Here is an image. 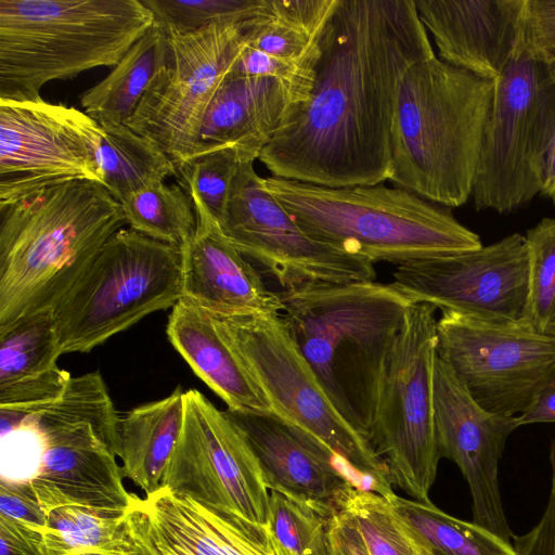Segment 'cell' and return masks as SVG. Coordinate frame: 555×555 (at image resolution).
I'll return each instance as SVG.
<instances>
[{"label":"cell","instance_id":"6da1fadb","mask_svg":"<svg viewBox=\"0 0 555 555\" xmlns=\"http://www.w3.org/2000/svg\"><path fill=\"white\" fill-rule=\"evenodd\" d=\"M433 55L415 0H338L308 100L293 108L258 159L273 177L317 185L385 182L401 82L412 65Z\"/></svg>","mask_w":555,"mask_h":555},{"label":"cell","instance_id":"7a4b0ae2","mask_svg":"<svg viewBox=\"0 0 555 555\" xmlns=\"http://www.w3.org/2000/svg\"><path fill=\"white\" fill-rule=\"evenodd\" d=\"M282 318L338 414L370 441L412 302L391 284H307L280 292ZM371 442V441H370Z\"/></svg>","mask_w":555,"mask_h":555},{"label":"cell","instance_id":"3957f363","mask_svg":"<svg viewBox=\"0 0 555 555\" xmlns=\"http://www.w3.org/2000/svg\"><path fill=\"white\" fill-rule=\"evenodd\" d=\"M125 224L120 202L94 181L50 186L0 208V328L52 310Z\"/></svg>","mask_w":555,"mask_h":555},{"label":"cell","instance_id":"277c9868","mask_svg":"<svg viewBox=\"0 0 555 555\" xmlns=\"http://www.w3.org/2000/svg\"><path fill=\"white\" fill-rule=\"evenodd\" d=\"M493 88L436 54L412 65L399 90L388 180L448 208L465 204Z\"/></svg>","mask_w":555,"mask_h":555},{"label":"cell","instance_id":"5b68a950","mask_svg":"<svg viewBox=\"0 0 555 555\" xmlns=\"http://www.w3.org/2000/svg\"><path fill=\"white\" fill-rule=\"evenodd\" d=\"M269 192L309 236L397 266L482 247L448 207L383 183L330 188L278 177Z\"/></svg>","mask_w":555,"mask_h":555},{"label":"cell","instance_id":"8992f818","mask_svg":"<svg viewBox=\"0 0 555 555\" xmlns=\"http://www.w3.org/2000/svg\"><path fill=\"white\" fill-rule=\"evenodd\" d=\"M154 23L142 0H0V100L113 68Z\"/></svg>","mask_w":555,"mask_h":555},{"label":"cell","instance_id":"52a82bcc","mask_svg":"<svg viewBox=\"0 0 555 555\" xmlns=\"http://www.w3.org/2000/svg\"><path fill=\"white\" fill-rule=\"evenodd\" d=\"M100 372L72 377L54 400L24 409H0L40 461L30 485L44 511L66 505L128 512L137 495L122 483L118 423Z\"/></svg>","mask_w":555,"mask_h":555},{"label":"cell","instance_id":"ba28073f","mask_svg":"<svg viewBox=\"0 0 555 555\" xmlns=\"http://www.w3.org/2000/svg\"><path fill=\"white\" fill-rule=\"evenodd\" d=\"M181 298V248L122 228L53 307L61 351L89 352Z\"/></svg>","mask_w":555,"mask_h":555},{"label":"cell","instance_id":"9c48e42d","mask_svg":"<svg viewBox=\"0 0 555 555\" xmlns=\"http://www.w3.org/2000/svg\"><path fill=\"white\" fill-rule=\"evenodd\" d=\"M216 321L274 415L322 441L354 473L359 489L396 495L386 462L330 402L282 314Z\"/></svg>","mask_w":555,"mask_h":555},{"label":"cell","instance_id":"30bf717a","mask_svg":"<svg viewBox=\"0 0 555 555\" xmlns=\"http://www.w3.org/2000/svg\"><path fill=\"white\" fill-rule=\"evenodd\" d=\"M473 188L477 210L509 214L541 193L555 132V80L517 53L493 82Z\"/></svg>","mask_w":555,"mask_h":555},{"label":"cell","instance_id":"8fae6325","mask_svg":"<svg viewBox=\"0 0 555 555\" xmlns=\"http://www.w3.org/2000/svg\"><path fill=\"white\" fill-rule=\"evenodd\" d=\"M436 309L412 304L397 337L383 383L370 441L386 462L392 485L429 502L438 451L433 403L437 356Z\"/></svg>","mask_w":555,"mask_h":555},{"label":"cell","instance_id":"7c38bea8","mask_svg":"<svg viewBox=\"0 0 555 555\" xmlns=\"http://www.w3.org/2000/svg\"><path fill=\"white\" fill-rule=\"evenodd\" d=\"M437 356L482 408L516 416L555 375V335L522 320L442 310Z\"/></svg>","mask_w":555,"mask_h":555},{"label":"cell","instance_id":"4fadbf2b","mask_svg":"<svg viewBox=\"0 0 555 555\" xmlns=\"http://www.w3.org/2000/svg\"><path fill=\"white\" fill-rule=\"evenodd\" d=\"M164 33L155 74L126 125L158 144L178 171L189 159L207 107L231 73L245 39L242 22L185 34Z\"/></svg>","mask_w":555,"mask_h":555},{"label":"cell","instance_id":"5bb4252c","mask_svg":"<svg viewBox=\"0 0 555 555\" xmlns=\"http://www.w3.org/2000/svg\"><path fill=\"white\" fill-rule=\"evenodd\" d=\"M230 243L283 291L307 284L372 282L374 262L309 236L244 163L218 222Z\"/></svg>","mask_w":555,"mask_h":555},{"label":"cell","instance_id":"9a60e30c","mask_svg":"<svg viewBox=\"0 0 555 555\" xmlns=\"http://www.w3.org/2000/svg\"><path fill=\"white\" fill-rule=\"evenodd\" d=\"M103 135L102 126L75 107L0 100V208L59 184H103Z\"/></svg>","mask_w":555,"mask_h":555},{"label":"cell","instance_id":"2e32d148","mask_svg":"<svg viewBox=\"0 0 555 555\" xmlns=\"http://www.w3.org/2000/svg\"><path fill=\"white\" fill-rule=\"evenodd\" d=\"M162 487L269 525V489L253 451L224 411L195 389L184 391L183 424Z\"/></svg>","mask_w":555,"mask_h":555},{"label":"cell","instance_id":"e0dca14e","mask_svg":"<svg viewBox=\"0 0 555 555\" xmlns=\"http://www.w3.org/2000/svg\"><path fill=\"white\" fill-rule=\"evenodd\" d=\"M390 284L412 304L525 321V235L513 233L476 250L401 263Z\"/></svg>","mask_w":555,"mask_h":555},{"label":"cell","instance_id":"ac0fdd59","mask_svg":"<svg viewBox=\"0 0 555 555\" xmlns=\"http://www.w3.org/2000/svg\"><path fill=\"white\" fill-rule=\"evenodd\" d=\"M433 403L440 457L453 461L467 481L473 521L511 542L514 537L503 508L499 462L516 416L492 413L472 397L451 366L436 356Z\"/></svg>","mask_w":555,"mask_h":555},{"label":"cell","instance_id":"d6986e66","mask_svg":"<svg viewBox=\"0 0 555 555\" xmlns=\"http://www.w3.org/2000/svg\"><path fill=\"white\" fill-rule=\"evenodd\" d=\"M126 529L133 555H286L268 525L167 487L135 499Z\"/></svg>","mask_w":555,"mask_h":555},{"label":"cell","instance_id":"ffe728a7","mask_svg":"<svg viewBox=\"0 0 555 555\" xmlns=\"http://www.w3.org/2000/svg\"><path fill=\"white\" fill-rule=\"evenodd\" d=\"M224 413L246 439L268 489L326 518L343 512L357 477L322 441L270 412Z\"/></svg>","mask_w":555,"mask_h":555},{"label":"cell","instance_id":"44dd1931","mask_svg":"<svg viewBox=\"0 0 555 555\" xmlns=\"http://www.w3.org/2000/svg\"><path fill=\"white\" fill-rule=\"evenodd\" d=\"M190 196L196 230L181 247V299L216 318L282 314L280 293L266 286L259 271L230 243L202 201L195 194Z\"/></svg>","mask_w":555,"mask_h":555},{"label":"cell","instance_id":"7402d4cb","mask_svg":"<svg viewBox=\"0 0 555 555\" xmlns=\"http://www.w3.org/2000/svg\"><path fill=\"white\" fill-rule=\"evenodd\" d=\"M524 0H415L438 57L495 81L516 56Z\"/></svg>","mask_w":555,"mask_h":555},{"label":"cell","instance_id":"603a6c76","mask_svg":"<svg viewBox=\"0 0 555 555\" xmlns=\"http://www.w3.org/2000/svg\"><path fill=\"white\" fill-rule=\"evenodd\" d=\"M295 106L289 91L275 78L229 74L207 107L185 163L231 145L259 157Z\"/></svg>","mask_w":555,"mask_h":555},{"label":"cell","instance_id":"cb8c5ba5","mask_svg":"<svg viewBox=\"0 0 555 555\" xmlns=\"http://www.w3.org/2000/svg\"><path fill=\"white\" fill-rule=\"evenodd\" d=\"M63 354L52 310L0 328V409H24L60 397L70 378L59 367Z\"/></svg>","mask_w":555,"mask_h":555},{"label":"cell","instance_id":"d4e9b609","mask_svg":"<svg viewBox=\"0 0 555 555\" xmlns=\"http://www.w3.org/2000/svg\"><path fill=\"white\" fill-rule=\"evenodd\" d=\"M167 337L193 372L234 411L272 413L271 406L222 336L216 318L180 299L168 317Z\"/></svg>","mask_w":555,"mask_h":555},{"label":"cell","instance_id":"484cf974","mask_svg":"<svg viewBox=\"0 0 555 555\" xmlns=\"http://www.w3.org/2000/svg\"><path fill=\"white\" fill-rule=\"evenodd\" d=\"M184 414V390L138 405L120 415L118 456L122 476L151 494L162 487L169 459L178 442Z\"/></svg>","mask_w":555,"mask_h":555},{"label":"cell","instance_id":"4316f807","mask_svg":"<svg viewBox=\"0 0 555 555\" xmlns=\"http://www.w3.org/2000/svg\"><path fill=\"white\" fill-rule=\"evenodd\" d=\"M338 0H261L242 22L245 44L280 60L315 64Z\"/></svg>","mask_w":555,"mask_h":555},{"label":"cell","instance_id":"83f0119b","mask_svg":"<svg viewBox=\"0 0 555 555\" xmlns=\"http://www.w3.org/2000/svg\"><path fill=\"white\" fill-rule=\"evenodd\" d=\"M164 40L155 22L104 79L81 94L83 112L101 126L126 124L152 81Z\"/></svg>","mask_w":555,"mask_h":555},{"label":"cell","instance_id":"f1b7e54d","mask_svg":"<svg viewBox=\"0 0 555 555\" xmlns=\"http://www.w3.org/2000/svg\"><path fill=\"white\" fill-rule=\"evenodd\" d=\"M98 162L103 185L118 201L177 176L171 158L151 139L126 124L102 126Z\"/></svg>","mask_w":555,"mask_h":555},{"label":"cell","instance_id":"f546056e","mask_svg":"<svg viewBox=\"0 0 555 555\" xmlns=\"http://www.w3.org/2000/svg\"><path fill=\"white\" fill-rule=\"evenodd\" d=\"M399 521L438 555H516L514 545L489 529L435 506L400 498L388 500Z\"/></svg>","mask_w":555,"mask_h":555},{"label":"cell","instance_id":"4dcf8cb0","mask_svg":"<svg viewBox=\"0 0 555 555\" xmlns=\"http://www.w3.org/2000/svg\"><path fill=\"white\" fill-rule=\"evenodd\" d=\"M127 512L66 505L48 514L43 555H130Z\"/></svg>","mask_w":555,"mask_h":555},{"label":"cell","instance_id":"1f68e13d","mask_svg":"<svg viewBox=\"0 0 555 555\" xmlns=\"http://www.w3.org/2000/svg\"><path fill=\"white\" fill-rule=\"evenodd\" d=\"M129 227L156 241L182 247L196 230V214L190 194L165 182L129 195L121 203Z\"/></svg>","mask_w":555,"mask_h":555},{"label":"cell","instance_id":"d6a6232c","mask_svg":"<svg viewBox=\"0 0 555 555\" xmlns=\"http://www.w3.org/2000/svg\"><path fill=\"white\" fill-rule=\"evenodd\" d=\"M528 295L525 321L535 331L555 335V217H546L525 234Z\"/></svg>","mask_w":555,"mask_h":555},{"label":"cell","instance_id":"836d02e7","mask_svg":"<svg viewBox=\"0 0 555 555\" xmlns=\"http://www.w3.org/2000/svg\"><path fill=\"white\" fill-rule=\"evenodd\" d=\"M257 158L238 146H225L189 160L178 168V175L183 189L190 194H195L219 222L240 167Z\"/></svg>","mask_w":555,"mask_h":555},{"label":"cell","instance_id":"e575fe53","mask_svg":"<svg viewBox=\"0 0 555 555\" xmlns=\"http://www.w3.org/2000/svg\"><path fill=\"white\" fill-rule=\"evenodd\" d=\"M343 511L354 520L369 555H414L411 538L386 498L356 488Z\"/></svg>","mask_w":555,"mask_h":555},{"label":"cell","instance_id":"d590c367","mask_svg":"<svg viewBox=\"0 0 555 555\" xmlns=\"http://www.w3.org/2000/svg\"><path fill=\"white\" fill-rule=\"evenodd\" d=\"M328 520L280 492L270 494L268 526L286 555H328Z\"/></svg>","mask_w":555,"mask_h":555},{"label":"cell","instance_id":"8d00e7d4","mask_svg":"<svg viewBox=\"0 0 555 555\" xmlns=\"http://www.w3.org/2000/svg\"><path fill=\"white\" fill-rule=\"evenodd\" d=\"M155 22L167 31L192 33L219 23L253 16L261 0H142Z\"/></svg>","mask_w":555,"mask_h":555},{"label":"cell","instance_id":"74e56055","mask_svg":"<svg viewBox=\"0 0 555 555\" xmlns=\"http://www.w3.org/2000/svg\"><path fill=\"white\" fill-rule=\"evenodd\" d=\"M315 65L317 63H295L280 60L245 44L230 75L275 78L285 86L298 105L306 102L310 95Z\"/></svg>","mask_w":555,"mask_h":555},{"label":"cell","instance_id":"f35d334b","mask_svg":"<svg viewBox=\"0 0 555 555\" xmlns=\"http://www.w3.org/2000/svg\"><path fill=\"white\" fill-rule=\"evenodd\" d=\"M517 53L544 65L555 62V0H524Z\"/></svg>","mask_w":555,"mask_h":555},{"label":"cell","instance_id":"ab89813d","mask_svg":"<svg viewBox=\"0 0 555 555\" xmlns=\"http://www.w3.org/2000/svg\"><path fill=\"white\" fill-rule=\"evenodd\" d=\"M0 515L42 535L48 531V513L30 483L0 481Z\"/></svg>","mask_w":555,"mask_h":555},{"label":"cell","instance_id":"60d3db41","mask_svg":"<svg viewBox=\"0 0 555 555\" xmlns=\"http://www.w3.org/2000/svg\"><path fill=\"white\" fill-rule=\"evenodd\" d=\"M551 482L546 506L526 533L514 535L516 555H555V438L550 448Z\"/></svg>","mask_w":555,"mask_h":555},{"label":"cell","instance_id":"b9f144b4","mask_svg":"<svg viewBox=\"0 0 555 555\" xmlns=\"http://www.w3.org/2000/svg\"><path fill=\"white\" fill-rule=\"evenodd\" d=\"M327 546L328 555H369L354 520L344 511L328 520Z\"/></svg>","mask_w":555,"mask_h":555},{"label":"cell","instance_id":"7bdbcfd3","mask_svg":"<svg viewBox=\"0 0 555 555\" xmlns=\"http://www.w3.org/2000/svg\"><path fill=\"white\" fill-rule=\"evenodd\" d=\"M42 534L0 515V555H43Z\"/></svg>","mask_w":555,"mask_h":555},{"label":"cell","instance_id":"ee69618b","mask_svg":"<svg viewBox=\"0 0 555 555\" xmlns=\"http://www.w3.org/2000/svg\"><path fill=\"white\" fill-rule=\"evenodd\" d=\"M517 426L533 423H555V375L539 390L532 403L518 416Z\"/></svg>","mask_w":555,"mask_h":555},{"label":"cell","instance_id":"f6af8a7d","mask_svg":"<svg viewBox=\"0 0 555 555\" xmlns=\"http://www.w3.org/2000/svg\"><path fill=\"white\" fill-rule=\"evenodd\" d=\"M540 194L555 204V132L546 156L544 179Z\"/></svg>","mask_w":555,"mask_h":555},{"label":"cell","instance_id":"bcb514c9","mask_svg":"<svg viewBox=\"0 0 555 555\" xmlns=\"http://www.w3.org/2000/svg\"><path fill=\"white\" fill-rule=\"evenodd\" d=\"M408 533H409V535L411 538V541L413 543L414 555H438L431 548H429L427 545H425L423 542H421L417 539H415L409 531H408Z\"/></svg>","mask_w":555,"mask_h":555},{"label":"cell","instance_id":"7dc6e473","mask_svg":"<svg viewBox=\"0 0 555 555\" xmlns=\"http://www.w3.org/2000/svg\"><path fill=\"white\" fill-rule=\"evenodd\" d=\"M547 70L551 78L555 80V62L551 65H547Z\"/></svg>","mask_w":555,"mask_h":555},{"label":"cell","instance_id":"c3c4849f","mask_svg":"<svg viewBox=\"0 0 555 555\" xmlns=\"http://www.w3.org/2000/svg\"><path fill=\"white\" fill-rule=\"evenodd\" d=\"M130 555H133V554H130Z\"/></svg>","mask_w":555,"mask_h":555}]
</instances>
